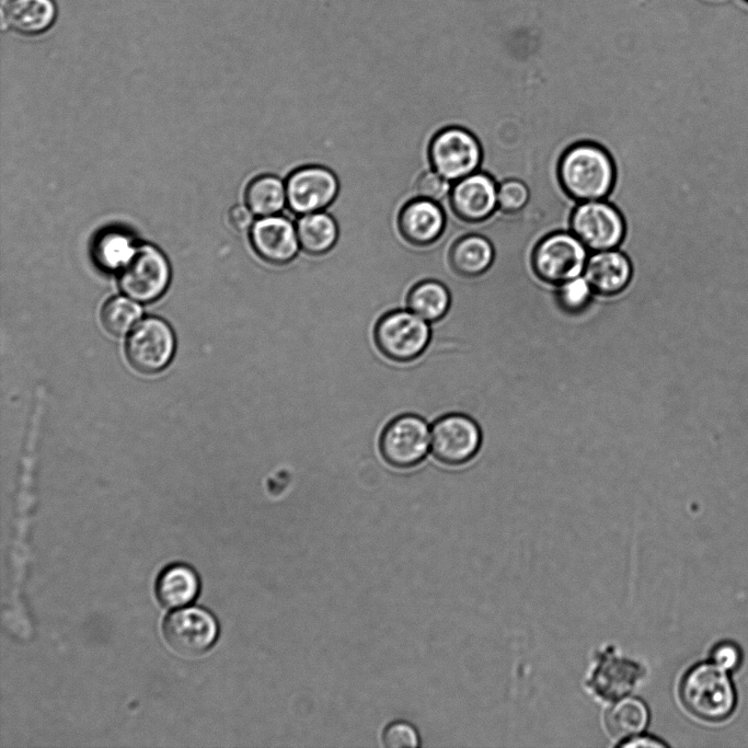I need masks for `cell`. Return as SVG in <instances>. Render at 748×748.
<instances>
[{"label":"cell","mask_w":748,"mask_h":748,"mask_svg":"<svg viewBox=\"0 0 748 748\" xmlns=\"http://www.w3.org/2000/svg\"><path fill=\"white\" fill-rule=\"evenodd\" d=\"M373 338L384 357L407 363L418 358L426 349L430 341V327L426 320L411 310L396 309L377 321Z\"/></svg>","instance_id":"3"},{"label":"cell","mask_w":748,"mask_h":748,"mask_svg":"<svg viewBox=\"0 0 748 748\" xmlns=\"http://www.w3.org/2000/svg\"><path fill=\"white\" fill-rule=\"evenodd\" d=\"M244 197L255 216L278 215L287 204L286 183L276 175H258L248 184Z\"/></svg>","instance_id":"22"},{"label":"cell","mask_w":748,"mask_h":748,"mask_svg":"<svg viewBox=\"0 0 748 748\" xmlns=\"http://www.w3.org/2000/svg\"><path fill=\"white\" fill-rule=\"evenodd\" d=\"M57 10L53 0H8L3 20L13 32L33 36L51 27Z\"/></svg>","instance_id":"19"},{"label":"cell","mask_w":748,"mask_h":748,"mask_svg":"<svg viewBox=\"0 0 748 748\" xmlns=\"http://www.w3.org/2000/svg\"><path fill=\"white\" fill-rule=\"evenodd\" d=\"M199 590L198 576L193 568L176 563L165 567L158 576L156 595L165 608H180L192 602Z\"/></svg>","instance_id":"20"},{"label":"cell","mask_w":748,"mask_h":748,"mask_svg":"<svg viewBox=\"0 0 748 748\" xmlns=\"http://www.w3.org/2000/svg\"><path fill=\"white\" fill-rule=\"evenodd\" d=\"M493 261L492 242L479 233H464L448 251L449 266L460 277H476L487 271Z\"/></svg>","instance_id":"18"},{"label":"cell","mask_w":748,"mask_h":748,"mask_svg":"<svg viewBox=\"0 0 748 748\" xmlns=\"http://www.w3.org/2000/svg\"><path fill=\"white\" fill-rule=\"evenodd\" d=\"M597 658L587 686L598 698L608 702H617L630 694L645 674L641 664L618 656L612 648L599 653Z\"/></svg>","instance_id":"14"},{"label":"cell","mask_w":748,"mask_h":748,"mask_svg":"<svg viewBox=\"0 0 748 748\" xmlns=\"http://www.w3.org/2000/svg\"><path fill=\"white\" fill-rule=\"evenodd\" d=\"M571 231L590 252L617 249L625 234L620 210L606 199L580 202L571 218Z\"/></svg>","instance_id":"6"},{"label":"cell","mask_w":748,"mask_h":748,"mask_svg":"<svg viewBox=\"0 0 748 748\" xmlns=\"http://www.w3.org/2000/svg\"><path fill=\"white\" fill-rule=\"evenodd\" d=\"M134 250L128 237L112 231L104 233L97 240L94 254L100 266L106 269H116L126 264Z\"/></svg>","instance_id":"27"},{"label":"cell","mask_w":748,"mask_h":748,"mask_svg":"<svg viewBox=\"0 0 748 748\" xmlns=\"http://www.w3.org/2000/svg\"><path fill=\"white\" fill-rule=\"evenodd\" d=\"M583 275L597 296L614 298L630 285L633 266L629 256L618 248L596 251L590 252Z\"/></svg>","instance_id":"16"},{"label":"cell","mask_w":748,"mask_h":748,"mask_svg":"<svg viewBox=\"0 0 748 748\" xmlns=\"http://www.w3.org/2000/svg\"><path fill=\"white\" fill-rule=\"evenodd\" d=\"M428 158L435 171L448 181L456 182L480 170L483 150L471 130L451 125L433 136Z\"/></svg>","instance_id":"4"},{"label":"cell","mask_w":748,"mask_h":748,"mask_svg":"<svg viewBox=\"0 0 748 748\" xmlns=\"http://www.w3.org/2000/svg\"><path fill=\"white\" fill-rule=\"evenodd\" d=\"M648 721L646 704L637 698L617 701L606 713L605 725L608 733L621 741L641 734Z\"/></svg>","instance_id":"23"},{"label":"cell","mask_w":748,"mask_h":748,"mask_svg":"<svg viewBox=\"0 0 748 748\" xmlns=\"http://www.w3.org/2000/svg\"><path fill=\"white\" fill-rule=\"evenodd\" d=\"M170 280V266L164 254L150 244L134 250L123 266L119 286L124 294L147 302L160 297Z\"/></svg>","instance_id":"9"},{"label":"cell","mask_w":748,"mask_h":748,"mask_svg":"<svg viewBox=\"0 0 748 748\" xmlns=\"http://www.w3.org/2000/svg\"><path fill=\"white\" fill-rule=\"evenodd\" d=\"M338 191V180L327 168L301 166L286 180L287 206L298 215L321 211L334 202Z\"/></svg>","instance_id":"12"},{"label":"cell","mask_w":748,"mask_h":748,"mask_svg":"<svg viewBox=\"0 0 748 748\" xmlns=\"http://www.w3.org/2000/svg\"><path fill=\"white\" fill-rule=\"evenodd\" d=\"M250 241L256 254L274 265L291 262L300 249L296 226L280 215L255 220L250 229Z\"/></svg>","instance_id":"15"},{"label":"cell","mask_w":748,"mask_h":748,"mask_svg":"<svg viewBox=\"0 0 748 748\" xmlns=\"http://www.w3.org/2000/svg\"><path fill=\"white\" fill-rule=\"evenodd\" d=\"M162 631L172 649L185 656H197L215 643L218 623L208 611L188 607L170 613L164 620Z\"/></svg>","instance_id":"11"},{"label":"cell","mask_w":748,"mask_h":748,"mask_svg":"<svg viewBox=\"0 0 748 748\" xmlns=\"http://www.w3.org/2000/svg\"><path fill=\"white\" fill-rule=\"evenodd\" d=\"M498 184L488 173L476 171L454 182L448 196L453 215L467 222H480L498 208Z\"/></svg>","instance_id":"13"},{"label":"cell","mask_w":748,"mask_h":748,"mask_svg":"<svg viewBox=\"0 0 748 748\" xmlns=\"http://www.w3.org/2000/svg\"><path fill=\"white\" fill-rule=\"evenodd\" d=\"M745 4L748 5V0H741Z\"/></svg>","instance_id":"34"},{"label":"cell","mask_w":748,"mask_h":748,"mask_svg":"<svg viewBox=\"0 0 748 748\" xmlns=\"http://www.w3.org/2000/svg\"><path fill=\"white\" fill-rule=\"evenodd\" d=\"M619 746L625 747V748H652V747L663 748V747H666L667 744L665 741H663L661 739L656 738L654 736L637 734L635 736H632L628 739L622 740Z\"/></svg>","instance_id":"33"},{"label":"cell","mask_w":748,"mask_h":748,"mask_svg":"<svg viewBox=\"0 0 748 748\" xmlns=\"http://www.w3.org/2000/svg\"><path fill=\"white\" fill-rule=\"evenodd\" d=\"M381 741L387 748H415L421 745L416 727L407 721H393L382 732Z\"/></svg>","instance_id":"29"},{"label":"cell","mask_w":748,"mask_h":748,"mask_svg":"<svg viewBox=\"0 0 748 748\" xmlns=\"http://www.w3.org/2000/svg\"><path fill=\"white\" fill-rule=\"evenodd\" d=\"M589 255L588 248L571 230H561L540 240L532 262L541 279L559 285L582 276Z\"/></svg>","instance_id":"5"},{"label":"cell","mask_w":748,"mask_h":748,"mask_svg":"<svg viewBox=\"0 0 748 748\" xmlns=\"http://www.w3.org/2000/svg\"><path fill=\"white\" fill-rule=\"evenodd\" d=\"M743 660L740 647L732 641H722L711 651V661L727 672L739 668Z\"/></svg>","instance_id":"31"},{"label":"cell","mask_w":748,"mask_h":748,"mask_svg":"<svg viewBox=\"0 0 748 748\" xmlns=\"http://www.w3.org/2000/svg\"><path fill=\"white\" fill-rule=\"evenodd\" d=\"M679 697L695 717L706 722L728 718L737 703V694L727 671L712 661L692 666L679 684Z\"/></svg>","instance_id":"2"},{"label":"cell","mask_w":748,"mask_h":748,"mask_svg":"<svg viewBox=\"0 0 748 748\" xmlns=\"http://www.w3.org/2000/svg\"><path fill=\"white\" fill-rule=\"evenodd\" d=\"M446 225V214L440 205L422 197L407 202L398 217L402 238L415 246L436 242L444 233Z\"/></svg>","instance_id":"17"},{"label":"cell","mask_w":748,"mask_h":748,"mask_svg":"<svg viewBox=\"0 0 748 748\" xmlns=\"http://www.w3.org/2000/svg\"><path fill=\"white\" fill-rule=\"evenodd\" d=\"M451 187L450 181L435 170L423 172L415 183L418 197L437 203L449 196Z\"/></svg>","instance_id":"30"},{"label":"cell","mask_w":748,"mask_h":748,"mask_svg":"<svg viewBox=\"0 0 748 748\" xmlns=\"http://www.w3.org/2000/svg\"><path fill=\"white\" fill-rule=\"evenodd\" d=\"M253 215L254 214L248 206L237 204L229 209L228 219L234 229L244 231L246 229H251L253 226Z\"/></svg>","instance_id":"32"},{"label":"cell","mask_w":748,"mask_h":748,"mask_svg":"<svg viewBox=\"0 0 748 748\" xmlns=\"http://www.w3.org/2000/svg\"><path fill=\"white\" fill-rule=\"evenodd\" d=\"M497 184V204L500 210L517 212L527 206L530 199V189L522 180L507 177Z\"/></svg>","instance_id":"28"},{"label":"cell","mask_w":748,"mask_h":748,"mask_svg":"<svg viewBox=\"0 0 748 748\" xmlns=\"http://www.w3.org/2000/svg\"><path fill=\"white\" fill-rule=\"evenodd\" d=\"M140 307L124 297L110 299L101 311L103 327L114 336L126 334L140 318Z\"/></svg>","instance_id":"25"},{"label":"cell","mask_w":748,"mask_h":748,"mask_svg":"<svg viewBox=\"0 0 748 748\" xmlns=\"http://www.w3.org/2000/svg\"><path fill=\"white\" fill-rule=\"evenodd\" d=\"M559 177L566 193L578 203L606 199L615 181L610 153L592 141L568 147L559 163Z\"/></svg>","instance_id":"1"},{"label":"cell","mask_w":748,"mask_h":748,"mask_svg":"<svg viewBox=\"0 0 748 748\" xmlns=\"http://www.w3.org/2000/svg\"><path fill=\"white\" fill-rule=\"evenodd\" d=\"M379 448L390 465L400 469L415 467L430 448L429 427L418 415L402 414L384 427Z\"/></svg>","instance_id":"7"},{"label":"cell","mask_w":748,"mask_h":748,"mask_svg":"<svg viewBox=\"0 0 748 748\" xmlns=\"http://www.w3.org/2000/svg\"><path fill=\"white\" fill-rule=\"evenodd\" d=\"M553 295L560 309L568 314L585 311L596 297L584 275L554 285Z\"/></svg>","instance_id":"26"},{"label":"cell","mask_w":748,"mask_h":748,"mask_svg":"<svg viewBox=\"0 0 748 748\" xmlns=\"http://www.w3.org/2000/svg\"><path fill=\"white\" fill-rule=\"evenodd\" d=\"M482 433L470 416L450 413L439 417L430 428V451L444 464L460 465L477 453Z\"/></svg>","instance_id":"8"},{"label":"cell","mask_w":748,"mask_h":748,"mask_svg":"<svg viewBox=\"0 0 748 748\" xmlns=\"http://www.w3.org/2000/svg\"><path fill=\"white\" fill-rule=\"evenodd\" d=\"M300 249L310 255H323L338 239L334 218L323 210L301 215L296 221Z\"/></svg>","instance_id":"21"},{"label":"cell","mask_w":748,"mask_h":748,"mask_svg":"<svg viewBox=\"0 0 748 748\" xmlns=\"http://www.w3.org/2000/svg\"><path fill=\"white\" fill-rule=\"evenodd\" d=\"M406 303L408 309L422 319L435 322L447 314L451 296L442 283L434 279L422 280L412 287Z\"/></svg>","instance_id":"24"},{"label":"cell","mask_w":748,"mask_h":748,"mask_svg":"<svg viewBox=\"0 0 748 748\" xmlns=\"http://www.w3.org/2000/svg\"><path fill=\"white\" fill-rule=\"evenodd\" d=\"M175 338L170 325L161 319L148 318L129 334L125 352L130 366L142 373H156L170 363Z\"/></svg>","instance_id":"10"}]
</instances>
